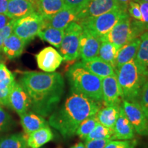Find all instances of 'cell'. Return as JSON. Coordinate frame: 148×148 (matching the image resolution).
Wrapping results in <instances>:
<instances>
[{"instance_id": "6da1fadb", "label": "cell", "mask_w": 148, "mask_h": 148, "mask_svg": "<svg viewBox=\"0 0 148 148\" xmlns=\"http://www.w3.org/2000/svg\"><path fill=\"white\" fill-rule=\"evenodd\" d=\"M20 84L30 99V110L44 118L58 107L64 92V80L58 72H23Z\"/></svg>"}, {"instance_id": "7a4b0ae2", "label": "cell", "mask_w": 148, "mask_h": 148, "mask_svg": "<svg viewBox=\"0 0 148 148\" xmlns=\"http://www.w3.org/2000/svg\"><path fill=\"white\" fill-rule=\"evenodd\" d=\"M101 103L82 94L71 90L65 101L49 116L48 124L58 130L62 137H73L83 121L95 115L101 108Z\"/></svg>"}, {"instance_id": "3957f363", "label": "cell", "mask_w": 148, "mask_h": 148, "mask_svg": "<svg viewBox=\"0 0 148 148\" xmlns=\"http://www.w3.org/2000/svg\"><path fill=\"white\" fill-rule=\"evenodd\" d=\"M66 77L71 90L99 102L102 101L101 79L88 71L82 62L72 64Z\"/></svg>"}, {"instance_id": "277c9868", "label": "cell", "mask_w": 148, "mask_h": 148, "mask_svg": "<svg viewBox=\"0 0 148 148\" xmlns=\"http://www.w3.org/2000/svg\"><path fill=\"white\" fill-rule=\"evenodd\" d=\"M116 75L122 100L138 102L140 90L147 77L141 73L135 60L130 61L118 68Z\"/></svg>"}, {"instance_id": "5b68a950", "label": "cell", "mask_w": 148, "mask_h": 148, "mask_svg": "<svg viewBox=\"0 0 148 148\" xmlns=\"http://www.w3.org/2000/svg\"><path fill=\"white\" fill-rule=\"evenodd\" d=\"M145 29L146 27L142 22L132 19L127 12L120 18L105 38L119 50L131 40L139 38V36L145 32Z\"/></svg>"}, {"instance_id": "8992f818", "label": "cell", "mask_w": 148, "mask_h": 148, "mask_svg": "<svg viewBox=\"0 0 148 148\" xmlns=\"http://www.w3.org/2000/svg\"><path fill=\"white\" fill-rule=\"evenodd\" d=\"M127 11L125 9H116L94 18L81 20L78 23L82 28L87 29L100 39L107 35Z\"/></svg>"}, {"instance_id": "52a82bcc", "label": "cell", "mask_w": 148, "mask_h": 148, "mask_svg": "<svg viewBox=\"0 0 148 148\" xmlns=\"http://www.w3.org/2000/svg\"><path fill=\"white\" fill-rule=\"evenodd\" d=\"M82 27L77 22H72L64 29V35L59 51L63 60L74 62L79 57V38Z\"/></svg>"}, {"instance_id": "ba28073f", "label": "cell", "mask_w": 148, "mask_h": 148, "mask_svg": "<svg viewBox=\"0 0 148 148\" xmlns=\"http://www.w3.org/2000/svg\"><path fill=\"white\" fill-rule=\"evenodd\" d=\"M44 27V18L36 11L15 20L13 33L27 43L34 39Z\"/></svg>"}, {"instance_id": "9c48e42d", "label": "cell", "mask_w": 148, "mask_h": 148, "mask_svg": "<svg viewBox=\"0 0 148 148\" xmlns=\"http://www.w3.org/2000/svg\"><path fill=\"white\" fill-rule=\"evenodd\" d=\"M121 106L135 132L140 136H148V119L138 103L122 100Z\"/></svg>"}, {"instance_id": "30bf717a", "label": "cell", "mask_w": 148, "mask_h": 148, "mask_svg": "<svg viewBox=\"0 0 148 148\" xmlns=\"http://www.w3.org/2000/svg\"><path fill=\"white\" fill-rule=\"evenodd\" d=\"M120 8H123L116 0H90L86 6L77 14V22L81 20L96 17L110 11Z\"/></svg>"}, {"instance_id": "8fae6325", "label": "cell", "mask_w": 148, "mask_h": 148, "mask_svg": "<svg viewBox=\"0 0 148 148\" xmlns=\"http://www.w3.org/2000/svg\"><path fill=\"white\" fill-rule=\"evenodd\" d=\"M101 39L87 29L82 28L79 38V57L83 62L97 56Z\"/></svg>"}, {"instance_id": "7c38bea8", "label": "cell", "mask_w": 148, "mask_h": 148, "mask_svg": "<svg viewBox=\"0 0 148 148\" xmlns=\"http://www.w3.org/2000/svg\"><path fill=\"white\" fill-rule=\"evenodd\" d=\"M102 101L106 106H120L122 97L116 74L101 79Z\"/></svg>"}, {"instance_id": "4fadbf2b", "label": "cell", "mask_w": 148, "mask_h": 148, "mask_svg": "<svg viewBox=\"0 0 148 148\" xmlns=\"http://www.w3.org/2000/svg\"><path fill=\"white\" fill-rule=\"evenodd\" d=\"M37 65L44 72H54L63 61L62 56L56 49L51 47L43 48L35 56Z\"/></svg>"}, {"instance_id": "5bb4252c", "label": "cell", "mask_w": 148, "mask_h": 148, "mask_svg": "<svg viewBox=\"0 0 148 148\" xmlns=\"http://www.w3.org/2000/svg\"><path fill=\"white\" fill-rule=\"evenodd\" d=\"M10 108L21 116L30 109V99L27 93L19 82H15L9 97Z\"/></svg>"}, {"instance_id": "9a60e30c", "label": "cell", "mask_w": 148, "mask_h": 148, "mask_svg": "<svg viewBox=\"0 0 148 148\" xmlns=\"http://www.w3.org/2000/svg\"><path fill=\"white\" fill-rule=\"evenodd\" d=\"M77 12L71 9L64 8L52 17L44 20V26H50L59 29H64L72 22H77Z\"/></svg>"}, {"instance_id": "2e32d148", "label": "cell", "mask_w": 148, "mask_h": 148, "mask_svg": "<svg viewBox=\"0 0 148 148\" xmlns=\"http://www.w3.org/2000/svg\"><path fill=\"white\" fill-rule=\"evenodd\" d=\"M35 11L36 5L27 0H9L5 14L11 19H18Z\"/></svg>"}, {"instance_id": "e0dca14e", "label": "cell", "mask_w": 148, "mask_h": 148, "mask_svg": "<svg viewBox=\"0 0 148 148\" xmlns=\"http://www.w3.org/2000/svg\"><path fill=\"white\" fill-rule=\"evenodd\" d=\"M114 136L118 140H130L135 136L134 127L125 116L121 105L119 113L113 127Z\"/></svg>"}, {"instance_id": "ac0fdd59", "label": "cell", "mask_w": 148, "mask_h": 148, "mask_svg": "<svg viewBox=\"0 0 148 148\" xmlns=\"http://www.w3.org/2000/svg\"><path fill=\"white\" fill-rule=\"evenodd\" d=\"M27 42L12 33L3 42L1 50L10 60L18 58L22 54Z\"/></svg>"}, {"instance_id": "d6986e66", "label": "cell", "mask_w": 148, "mask_h": 148, "mask_svg": "<svg viewBox=\"0 0 148 148\" xmlns=\"http://www.w3.org/2000/svg\"><path fill=\"white\" fill-rule=\"evenodd\" d=\"M20 121L26 136L38 129L48 125V123L43 116L32 111H27L25 113L21 114L20 116Z\"/></svg>"}, {"instance_id": "ffe728a7", "label": "cell", "mask_w": 148, "mask_h": 148, "mask_svg": "<svg viewBox=\"0 0 148 148\" xmlns=\"http://www.w3.org/2000/svg\"><path fill=\"white\" fill-rule=\"evenodd\" d=\"M83 65L92 73L101 79L116 74L115 69L110 64L97 56L88 61H82Z\"/></svg>"}, {"instance_id": "44dd1931", "label": "cell", "mask_w": 148, "mask_h": 148, "mask_svg": "<svg viewBox=\"0 0 148 148\" xmlns=\"http://www.w3.org/2000/svg\"><path fill=\"white\" fill-rule=\"evenodd\" d=\"M140 44V37L131 40L120 48L116 53V70L123 64L134 60Z\"/></svg>"}, {"instance_id": "7402d4cb", "label": "cell", "mask_w": 148, "mask_h": 148, "mask_svg": "<svg viewBox=\"0 0 148 148\" xmlns=\"http://www.w3.org/2000/svg\"><path fill=\"white\" fill-rule=\"evenodd\" d=\"M36 7V12L46 20L60 12L65 5L64 0H38Z\"/></svg>"}, {"instance_id": "603a6c76", "label": "cell", "mask_w": 148, "mask_h": 148, "mask_svg": "<svg viewBox=\"0 0 148 148\" xmlns=\"http://www.w3.org/2000/svg\"><path fill=\"white\" fill-rule=\"evenodd\" d=\"M53 138L52 131L49 125H46L29 134L27 136V143L30 148H40Z\"/></svg>"}, {"instance_id": "cb8c5ba5", "label": "cell", "mask_w": 148, "mask_h": 148, "mask_svg": "<svg viewBox=\"0 0 148 148\" xmlns=\"http://www.w3.org/2000/svg\"><path fill=\"white\" fill-rule=\"evenodd\" d=\"M135 62L138 69L147 77L148 73V31L140 36V44L135 57Z\"/></svg>"}, {"instance_id": "d4e9b609", "label": "cell", "mask_w": 148, "mask_h": 148, "mask_svg": "<svg viewBox=\"0 0 148 148\" xmlns=\"http://www.w3.org/2000/svg\"><path fill=\"white\" fill-rule=\"evenodd\" d=\"M120 106H108L101 108L95 114L97 121L101 125L113 129L119 113Z\"/></svg>"}, {"instance_id": "484cf974", "label": "cell", "mask_w": 148, "mask_h": 148, "mask_svg": "<svg viewBox=\"0 0 148 148\" xmlns=\"http://www.w3.org/2000/svg\"><path fill=\"white\" fill-rule=\"evenodd\" d=\"M64 35V29H59L50 26H44L38 33L40 39L50 43L56 48L60 47Z\"/></svg>"}, {"instance_id": "4316f807", "label": "cell", "mask_w": 148, "mask_h": 148, "mask_svg": "<svg viewBox=\"0 0 148 148\" xmlns=\"http://www.w3.org/2000/svg\"><path fill=\"white\" fill-rule=\"evenodd\" d=\"M117 51V49L111 42H109L106 38H101L97 56L107 63L110 64L115 69V62Z\"/></svg>"}, {"instance_id": "83f0119b", "label": "cell", "mask_w": 148, "mask_h": 148, "mask_svg": "<svg viewBox=\"0 0 148 148\" xmlns=\"http://www.w3.org/2000/svg\"><path fill=\"white\" fill-rule=\"evenodd\" d=\"M27 136L18 133L0 138V148H27Z\"/></svg>"}, {"instance_id": "f1b7e54d", "label": "cell", "mask_w": 148, "mask_h": 148, "mask_svg": "<svg viewBox=\"0 0 148 148\" xmlns=\"http://www.w3.org/2000/svg\"><path fill=\"white\" fill-rule=\"evenodd\" d=\"M103 138H113L114 140L115 138L114 136V130L113 129L108 128L104 125H101L99 122L96 125L95 128L85 138V141L88 140H94V139H103Z\"/></svg>"}, {"instance_id": "f546056e", "label": "cell", "mask_w": 148, "mask_h": 148, "mask_svg": "<svg viewBox=\"0 0 148 148\" xmlns=\"http://www.w3.org/2000/svg\"><path fill=\"white\" fill-rule=\"evenodd\" d=\"M98 121L96 115L90 116L83 121L77 127L75 134L77 135L81 139L84 140L86 136L92 132L97 124Z\"/></svg>"}, {"instance_id": "4dcf8cb0", "label": "cell", "mask_w": 148, "mask_h": 148, "mask_svg": "<svg viewBox=\"0 0 148 148\" xmlns=\"http://www.w3.org/2000/svg\"><path fill=\"white\" fill-rule=\"evenodd\" d=\"M14 84H8L5 83L0 82V103L9 108H10L9 97H10L11 90Z\"/></svg>"}, {"instance_id": "1f68e13d", "label": "cell", "mask_w": 148, "mask_h": 148, "mask_svg": "<svg viewBox=\"0 0 148 148\" xmlns=\"http://www.w3.org/2000/svg\"><path fill=\"white\" fill-rule=\"evenodd\" d=\"M138 103L148 119V79L144 84L140 90Z\"/></svg>"}, {"instance_id": "d6a6232c", "label": "cell", "mask_w": 148, "mask_h": 148, "mask_svg": "<svg viewBox=\"0 0 148 148\" xmlns=\"http://www.w3.org/2000/svg\"><path fill=\"white\" fill-rule=\"evenodd\" d=\"M137 143V140L134 138L130 140H112L107 144L104 148H135Z\"/></svg>"}, {"instance_id": "836d02e7", "label": "cell", "mask_w": 148, "mask_h": 148, "mask_svg": "<svg viewBox=\"0 0 148 148\" xmlns=\"http://www.w3.org/2000/svg\"><path fill=\"white\" fill-rule=\"evenodd\" d=\"M12 125V117L8 112L0 107V134L8 130Z\"/></svg>"}, {"instance_id": "e575fe53", "label": "cell", "mask_w": 148, "mask_h": 148, "mask_svg": "<svg viewBox=\"0 0 148 148\" xmlns=\"http://www.w3.org/2000/svg\"><path fill=\"white\" fill-rule=\"evenodd\" d=\"M0 82L12 84L15 82L14 76L3 62H0Z\"/></svg>"}, {"instance_id": "d590c367", "label": "cell", "mask_w": 148, "mask_h": 148, "mask_svg": "<svg viewBox=\"0 0 148 148\" xmlns=\"http://www.w3.org/2000/svg\"><path fill=\"white\" fill-rule=\"evenodd\" d=\"M90 0H64L66 8L71 9L77 14L89 3Z\"/></svg>"}, {"instance_id": "8d00e7d4", "label": "cell", "mask_w": 148, "mask_h": 148, "mask_svg": "<svg viewBox=\"0 0 148 148\" xmlns=\"http://www.w3.org/2000/svg\"><path fill=\"white\" fill-rule=\"evenodd\" d=\"M16 19H12L5 26L0 29V51L2 48L3 42L8 37L13 33L14 23Z\"/></svg>"}, {"instance_id": "74e56055", "label": "cell", "mask_w": 148, "mask_h": 148, "mask_svg": "<svg viewBox=\"0 0 148 148\" xmlns=\"http://www.w3.org/2000/svg\"><path fill=\"white\" fill-rule=\"evenodd\" d=\"M127 11H128V14L130 16V17H132L135 20H137V21L141 22V12H140V6L138 2H136V1H131V2L129 3Z\"/></svg>"}, {"instance_id": "f35d334b", "label": "cell", "mask_w": 148, "mask_h": 148, "mask_svg": "<svg viewBox=\"0 0 148 148\" xmlns=\"http://www.w3.org/2000/svg\"><path fill=\"white\" fill-rule=\"evenodd\" d=\"M113 138H103V139H94L85 141L86 148H104L107 144L110 143Z\"/></svg>"}, {"instance_id": "ab89813d", "label": "cell", "mask_w": 148, "mask_h": 148, "mask_svg": "<svg viewBox=\"0 0 148 148\" xmlns=\"http://www.w3.org/2000/svg\"><path fill=\"white\" fill-rule=\"evenodd\" d=\"M135 1L138 2L139 4L142 16L141 22L144 24L146 29H148V2H144V1H138V0Z\"/></svg>"}, {"instance_id": "60d3db41", "label": "cell", "mask_w": 148, "mask_h": 148, "mask_svg": "<svg viewBox=\"0 0 148 148\" xmlns=\"http://www.w3.org/2000/svg\"><path fill=\"white\" fill-rule=\"evenodd\" d=\"M12 19L9 18L6 14H0V29H2L3 27L5 26Z\"/></svg>"}, {"instance_id": "b9f144b4", "label": "cell", "mask_w": 148, "mask_h": 148, "mask_svg": "<svg viewBox=\"0 0 148 148\" xmlns=\"http://www.w3.org/2000/svg\"><path fill=\"white\" fill-rule=\"evenodd\" d=\"M9 0H0V14H5L6 12Z\"/></svg>"}, {"instance_id": "7bdbcfd3", "label": "cell", "mask_w": 148, "mask_h": 148, "mask_svg": "<svg viewBox=\"0 0 148 148\" xmlns=\"http://www.w3.org/2000/svg\"><path fill=\"white\" fill-rule=\"evenodd\" d=\"M117 1L118 3L121 5V7H122L123 8L127 10V7H128L129 3L131 2V1H134V0H116Z\"/></svg>"}, {"instance_id": "ee69618b", "label": "cell", "mask_w": 148, "mask_h": 148, "mask_svg": "<svg viewBox=\"0 0 148 148\" xmlns=\"http://www.w3.org/2000/svg\"><path fill=\"white\" fill-rule=\"evenodd\" d=\"M71 148H86V147H85L84 143H83L81 142V143L75 144V145H74L73 146H72Z\"/></svg>"}, {"instance_id": "f6af8a7d", "label": "cell", "mask_w": 148, "mask_h": 148, "mask_svg": "<svg viewBox=\"0 0 148 148\" xmlns=\"http://www.w3.org/2000/svg\"><path fill=\"white\" fill-rule=\"evenodd\" d=\"M27 1H30V2L34 3L35 5H36V3H37V1H38V0H27Z\"/></svg>"}, {"instance_id": "bcb514c9", "label": "cell", "mask_w": 148, "mask_h": 148, "mask_svg": "<svg viewBox=\"0 0 148 148\" xmlns=\"http://www.w3.org/2000/svg\"><path fill=\"white\" fill-rule=\"evenodd\" d=\"M134 1H136V0H134ZM138 1H144V2H148V0H138Z\"/></svg>"}, {"instance_id": "7dc6e473", "label": "cell", "mask_w": 148, "mask_h": 148, "mask_svg": "<svg viewBox=\"0 0 148 148\" xmlns=\"http://www.w3.org/2000/svg\"><path fill=\"white\" fill-rule=\"evenodd\" d=\"M147 79H148V73H147Z\"/></svg>"}]
</instances>
